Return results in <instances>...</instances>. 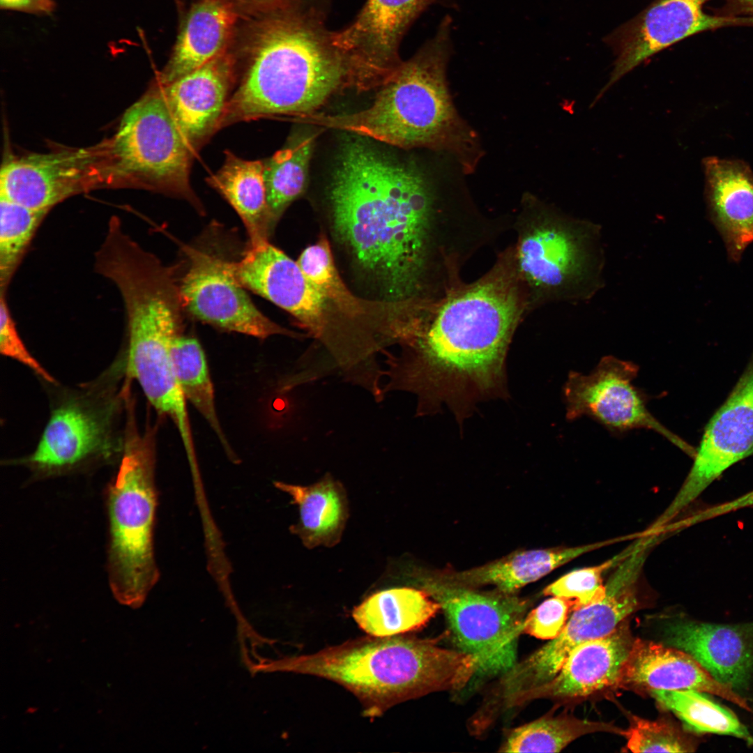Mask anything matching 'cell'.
I'll use <instances>...</instances> for the list:
<instances>
[{"label": "cell", "mask_w": 753, "mask_h": 753, "mask_svg": "<svg viewBox=\"0 0 753 753\" xmlns=\"http://www.w3.org/2000/svg\"><path fill=\"white\" fill-rule=\"evenodd\" d=\"M333 229L357 266L396 301L422 288L437 245L436 198L417 168L353 142L329 191Z\"/></svg>", "instance_id": "1"}, {"label": "cell", "mask_w": 753, "mask_h": 753, "mask_svg": "<svg viewBox=\"0 0 753 753\" xmlns=\"http://www.w3.org/2000/svg\"><path fill=\"white\" fill-rule=\"evenodd\" d=\"M519 280L515 267L498 266L446 298L401 353L388 357L384 392H411L424 411L441 398L495 386L524 307Z\"/></svg>", "instance_id": "2"}, {"label": "cell", "mask_w": 753, "mask_h": 753, "mask_svg": "<svg viewBox=\"0 0 753 753\" xmlns=\"http://www.w3.org/2000/svg\"><path fill=\"white\" fill-rule=\"evenodd\" d=\"M268 13L254 30L247 68L219 129L264 117L305 115L340 89L365 87L313 15L285 5Z\"/></svg>", "instance_id": "3"}, {"label": "cell", "mask_w": 753, "mask_h": 753, "mask_svg": "<svg viewBox=\"0 0 753 753\" xmlns=\"http://www.w3.org/2000/svg\"><path fill=\"white\" fill-rule=\"evenodd\" d=\"M269 669L336 683L358 698L365 716L376 717L399 703L462 688L476 674V662L461 651L401 634L360 637L280 660Z\"/></svg>", "instance_id": "4"}, {"label": "cell", "mask_w": 753, "mask_h": 753, "mask_svg": "<svg viewBox=\"0 0 753 753\" xmlns=\"http://www.w3.org/2000/svg\"><path fill=\"white\" fill-rule=\"evenodd\" d=\"M450 24L445 17L436 36L397 66L367 109L323 123L402 148L449 151L471 172L480 154L476 135L459 115L448 86Z\"/></svg>", "instance_id": "5"}, {"label": "cell", "mask_w": 753, "mask_h": 753, "mask_svg": "<svg viewBox=\"0 0 753 753\" xmlns=\"http://www.w3.org/2000/svg\"><path fill=\"white\" fill-rule=\"evenodd\" d=\"M119 469L108 492L109 581L116 600L139 607L159 578L153 546L157 508L152 431L128 420Z\"/></svg>", "instance_id": "6"}, {"label": "cell", "mask_w": 753, "mask_h": 753, "mask_svg": "<svg viewBox=\"0 0 753 753\" xmlns=\"http://www.w3.org/2000/svg\"><path fill=\"white\" fill-rule=\"evenodd\" d=\"M515 262L537 298L589 301L604 285L601 227L540 208L521 232Z\"/></svg>", "instance_id": "7"}, {"label": "cell", "mask_w": 753, "mask_h": 753, "mask_svg": "<svg viewBox=\"0 0 753 753\" xmlns=\"http://www.w3.org/2000/svg\"><path fill=\"white\" fill-rule=\"evenodd\" d=\"M194 155L155 84L128 109L107 141L109 184H128L183 199L203 214L190 182Z\"/></svg>", "instance_id": "8"}, {"label": "cell", "mask_w": 753, "mask_h": 753, "mask_svg": "<svg viewBox=\"0 0 753 753\" xmlns=\"http://www.w3.org/2000/svg\"><path fill=\"white\" fill-rule=\"evenodd\" d=\"M653 546L649 540H641L614 568L605 583L602 600L574 610L555 638L503 674L500 692L508 705L523 693L550 680L575 648L611 634L637 609L639 580Z\"/></svg>", "instance_id": "9"}, {"label": "cell", "mask_w": 753, "mask_h": 753, "mask_svg": "<svg viewBox=\"0 0 753 753\" xmlns=\"http://www.w3.org/2000/svg\"><path fill=\"white\" fill-rule=\"evenodd\" d=\"M423 588L439 603L459 651L475 659L476 673L503 675L512 668L528 607L525 600L443 580H428Z\"/></svg>", "instance_id": "10"}, {"label": "cell", "mask_w": 753, "mask_h": 753, "mask_svg": "<svg viewBox=\"0 0 753 753\" xmlns=\"http://www.w3.org/2000/svg\"><path fill=\"white\" fill-rule=\"evenodd\" d=\"M639 367L614 356H604L588 374L571 372L564 386L570 420L590 417L609 430H653L694 457L696 448L671 432L653 416L646 396L634 384Z\"/></svg>", "instance_id": "11"}, {"label": "cell", "mask_w": 753, "mask_h": 753, "mask_svg": "<svg viewBox=\"0 0 753 753\" xmlns=\"http://www.w3.org/2000/svg\"><path fill=\"white\" fill-rule=\"evenodd\" d=\"M127 370L162 416L176 427L187 455L195 452L187 401L177 380L172 356L183 319L155 309L139 310L126 319Z\"/></svg>", "instance_id": "12"}, {"label": "cell", "mask_w": 753, "mask_h": 753, "mask_svg": "<svg viewBox=\"0 0 753 753\" xmlns=\"http://www.w3.org/2000/svg\"><path fill=\"white\" fill-rule=\"evenodd\" d=\"M188 267L180 280L184 310L219 329L259 339L302 334L284 328L261 312L230 269V261L204 248L184 246Z\"/></svg>", "instance_id": "13"}, {"label": "cell", "mask_w": 753, "mask_h": 753, "mask_svg": "<svg viewBox=\"0 0 753 753\" xmlns=\"http://www.w3.org/2000/svg\"><path fill=\"white\" fill-rule=\"evenodd\" d=\"M108 184L107 142L93 147L10 157L0 172V195L50 211L70 197Z\"/></svg>", "instance_id": "14"}, {"label": "cell", "mask_w": 753, "mask_h": 753, "mask_svg": "<svg viewBox=\"0 0 753 753\" xmlns=\"http://www.w3.org/2000/svg\"><path fill=\"white\" fill-rule=\"evenodd\" d=\"M708 0H654L637 15L604 38L616 56L609 79L595 100L616 82L657 53L683 39L710 29L753 24L748 18L706 14Z\"/></svg>", "instance_id": "15"}, {"label": "cell", "mask_w": 753, "mask_h": 753, "mask_svg": "<svg viewBox=\"0 0 753 753\" xmlns=\"http://www.w3.org/2000/svg\"><path fill=\"white\" fill-rule=\"evenodd\" d=\"M753 455V351L723 404L707 423L693 464L669 505L679 514L727 469Z\"/></svg>", "instance_id": "16"}, {"label": "cell", "mask_w": 753, "mask_h": 753, "mask_svg": "<svg viewBox=\"0 0 753 753\" xmlns=\"http://www.w3.org/2000/svg\"><path fill=\"white\" fill-rule=\"evenodd\" d=\"M230 269L245 289L291 314L313 337L323 338L327 327L326 300L307 280L297 261L268 239L249 242L241 259Z\"/></svg>", "instance_id": "17"}, {"label": "cell", "mask_w": 753, "mask_h": 753, "mask_svg": "<svg viewBox=\"0 0 753 753\" xmlns=\"http://www.w3.org/2000/svg\"><path fill=\"white\" fill-rule=\"evenodd\" d=\"M436 0H368L347 28L330 33L333 44L359 75L381 84L401 63L398 46L413 20Z\"/></svg>", "instance_id": "18"}, {"label": "cell", "mask_w": 753, "mask_h": 753, "mask_svg": "<svg viewBox=\"0 0 753 753\" xmlns=\"http://www.w3.org/2000/svg\"><path fill=\"white\" fill-rule=\"evenodd\" d=\"M114 406L75 397L52 412L34 452L24 463L45 474L77 466L112 448Z\"/></svg>", "instance_id": "19"}, {"label": "cell", "mask_w": 753, "mask_h": 753, "mask_svg": "<svg viewBox=\"0 0 753 753\" xmlns=\"http://www.w3.org/2000/svg\"><path fill=\"white\" fill-rule=\"evenodd\" d=\"M234 56L228 50L160 89L183 137L195 154L219 130L236 79Z\"/></svg>", "instance_id": "20"}, {"label": "cell", "mask_w": 753, "mask_h": 753, "mask_svg": "<svg viewBox=\"0 0 753 753\" xmlns=\"http://www.w3.org/2000/svg\"><path fill=\"white\" fill-rule=\"evenodd\" d=\"M634 641L623 624L607 636L581 644L553 678L519 695L510 705L538 698H581L616 686Z\"/></svg>", "instance_id": "21"}, {"label": "cell", "mask_w": 753, "mask_h": 753, "mask_svg": "<svg viewBox=\"0 0 753 753\" xmlns=\"http://www.w3.org/2000/svg\"><path fill=\"white\" fill-rule=\"evenodd\" d=\"M666 643L694 657L717 681L732 689L747 685L753 671V623L669 624Z\"/></svg>", "instance_id": "22"}, {"label": "cell", "mask_w": 753, "mask_h": 753, "mask_svg": "<svg viewBox=\"0 0 753 753\" xmlns=\"http://www.w3.org/2000/svg\"><path fill=\"white\" fill-rule=\"evenodd\" d=\"M616 686L623 688L695 690L720 696L752 711L745 699L717 681L694 657L676 648L637 639Z\"/></svg>", "instance_id": "23"}, {"label": "cell", "mask_w": 753, "mask_h": 753, "mask_svg": "<svg viewBox=\"0 0 753 753\" xmlns=\"http://www.w3.org/2000/svg\"><path fill=\"white\" fill-rule=\"evenodd\" d=\"M709 220L721 236L732 263L753 243V172L738 160H704Z\"/></svg>", "instance_id": "24"}, {"label": "cell", "mask_w": 753, "mask_h": 753, "mask_svg": "<svg viewBox=\"0 0 753 753\" xmlns=\"http://www.w3.org/2000/svg\"><path fill=\"white\" fill-rule=\"evenodd\" d=\"M237 17L236 6L229 0H198L156 82L170 83L228 50Z\"/></svg>", "instance_id": "25"}, {"label": "cell", "mask_w": 753, "mask_h": 753, "mask_svg": "<svg viewBox=\"0 0 753 753\" xmlns=\"http://www.w3.org/2000/svg\"><path fill=\"white\" fill-rule=\"evenodd\" d=\"M625 537L575 547L524 550L513 552L489 563L448 575L450 583L473 587L492 585L505 593H515L576 558L623 541Z\"/></svg>", "instance_id": "26"}, {"label": "cell", "mask_w": 753, "mask_h": 753, "mask_svg": "<svg viewBox=\"0 0 753 753\" xmlns=\"http://www.w3.org/2000/svg\"><path fill=\"white\" fill-rule=\"evenodd\" d=\"M274 485L297 505L299 518L290 531L307 548L330 547L340 542L349 515L347 494L340 482L326 474L307 486L279 481Z\"/></svg>", "instance_id": "27"}, {"label": "cell", "mask_w": 753, "mask_h": 753, "mask_svg": "<svg viewBox=\"0 0 753 753\" xmlns=\"http://www.w3.org/2000/svg\"><path fill=\"white\" fill-rule=\"evenodd\" d=\"M206 181L238 213L249 242L268 239L273 227L266 201L263 161L243 160L227 151L223 165Z\"/></svg>", "instance_id": "28"}, {"label": "cell", "mask_w": 753, "mask_h": 753, "mask_svg": "<svg viewBox=\"0 0 753 753\" xmlns=\"http://www.w3.org/2000/svg\"><path fill=\"white\" fill-rule=\"evenodd\" d=\"M440 609L424 588L395 587L367 598L354 608L352 616L367 634L389 637L423 627Z\"/></svg>", "instance_id": "29"}, {"label": "cell", "mask_w": 753, "mask_h": 753, "mask_svg": "<svg viewBox=\"0 0 753 753\" xmlns=\"http://www.w3.org/2000/svg\"><path fill=\"white\" fill-rule=\"evenodd\" d=\"M172 356L175 374L186 401L206 420L229 457L236 459L219 420L213 385L201 344L195 337L182 333L173 342Z\"/></svg>", "instance_id": "30"}, {"label": "cell", "mask_w": 753, "mask_h": 753, "mask_svg": "<svg viewBox=\"0 0 753 753\" xmlns=\"http://www.w3.org/2000/svg\"><path fill=\"white\" fill-rule=\"evenodd\" d=\"M623 734L609 723L568 715L545 716L512 730L500 748L503 752H558L575 739L588 733Z\"/></svg>", "instance_id": "31"}, {"label": "cell", "mask_w": 753, "mask_h": 753, "mask_svg": "<svg viewBox=\"0 0 753 753\" xmlns=\"http://www.w3.org/2000/svg\"><path fill=\"white\" fill-rule=\"evenodd\" d=\"M313 149L306 137L292 142L264 162L266 201L272 227L286 208L303 191Z\"/></svg>", "instance_id": "32"}, {"label": "cell", "mask_w": 753, "mask_h": 753, "mask_svg": "<svg viewBox=\"0 0 753 753\" xmlns=\"http://www.w3.org/2000/svg\"><path fill=\"white\" fill-rule=\"evenodd\" d=\"M651 695L697 733L733 736L753 745V736L729 709L695 690L653 689Z\"/></svg>", "instance_id": "33"}, {"label": "cell", "mask_w": 753, "mask_h": 753, "mask_svg": "<svg viewBox=\"0 0 753 753\" xmlns=\"http://www.w3.org/2000/svg\"><path fill=\"white\" fill-rule=\"evenodd\" d=\"M48 211L35 210L0 195V290L7 292L36 231Z\"/></svg>", "instance_id": "34"}, {"label": "cell", "mask_w": 753, "mask_h": 753, "mask_svg": "<svg viewBox=\"0 0 753 753\" xmlns=\"http://www.w3.org/2000/svg\"><path fill=\"white\" fill-rule=\"evenodd\" d=\"M296 261L326 301L330 300L345 315L352 318L365 314L361 301L352 295L341 280L325 237L306 248Z\"/></svg>", "instance_id": "35"}, {"label": "cell", "mask_w": 753, "mask_h": 753, "mask_svg": "<svg viewBox=\"0 0 753 753\" xmlns=\"http://www.w3.org/2000/svg\"><path fill=\"white\" fill-rule=\"evenodd\" d=\"M641 537L636 538L625 550L599 565L576 569L563 575L545 587L543 594L570 600L573 602L572 610L602 600L606 591L603 575L628 556L639 545Z\"/></svg>", "instance_id": "36"}, {"label": "cell", "mask_w": 753, "mask_h": 753, "mask_svg": "<svg viewBox=\"0 0 753 753\" xmlns=\"http://www.w3.org/2000/svg\"><path fill=\"white\" fill-rule=\"evenodd\" d=\"M623 736L632 752H690L696 749L691 738L674 725L632 716Z\"/></svg>", "instance_id": "37"}, {"label": "cell", "mask_w": 753, "mask_h": 753, "mask_svg": "<svg viewBox=\"0 0 753 753\" xmlns=\"http://www.w3.org/2000/svg\"><path fill=\"white\" fill-rule=\"evenodd\" d=\"M573 602L570 600L552 596L526 616L522 633L541 639H552L563 629Z\"/></svg>", "instance_id": "38"}, {"label": "cell", "mask_w": 753, "mask_h": 753, "mask_svg": "<svg viewBox=\"0 0 753 753\" xmlns=\"http://www.w3.org/2000/svg\"><path fill=\"white\" fill-rule=\"evenodd\" d=\"M0 351L28 367L46 381L54 383V379L30 353L20 337L10 311L6 292L0 293Z\"/></svg>", "instance_id": "39"}, {"label": "cell", "mask_w": 753, "mask_h": 753, "mask_svg": "<svg viewBox=\"0 0 753 753\" xmlns=\"http://www.w3.org/2000/svg\"><path fill=\"white\" fill-rule=\"evenodd\" d=\"M1 9L35 15H47L54 11V0H0Z\"/></svg>", "instance_id": "40"}, {"label": "cell", "mask_w": 753, "mask_h": 753, "mask_svg": "<svg viewBox=\"0 0 753 753\" xmlns=\"http://www.w3.org/2000/svg\"><path fill=\"white\" fill-rule=\"evenodd\" d=\"M287 0H238V6L250 13H269L286 4Z\"/></svg>", "instance_id": "41"}, {"label": "cell", "mask_w": 753, "mask_h": 753, "mask_svg": "<svg viewBox=\"0 0 753 753\" xmlns=\"http://www.w3.org/2000/svg\"><path fill=\"white\" fill-rule=\"evenodd\" d=\"M732 1L753 16V0H732Z\"/></svg>", "instance_id": "42"}]
</instances>
